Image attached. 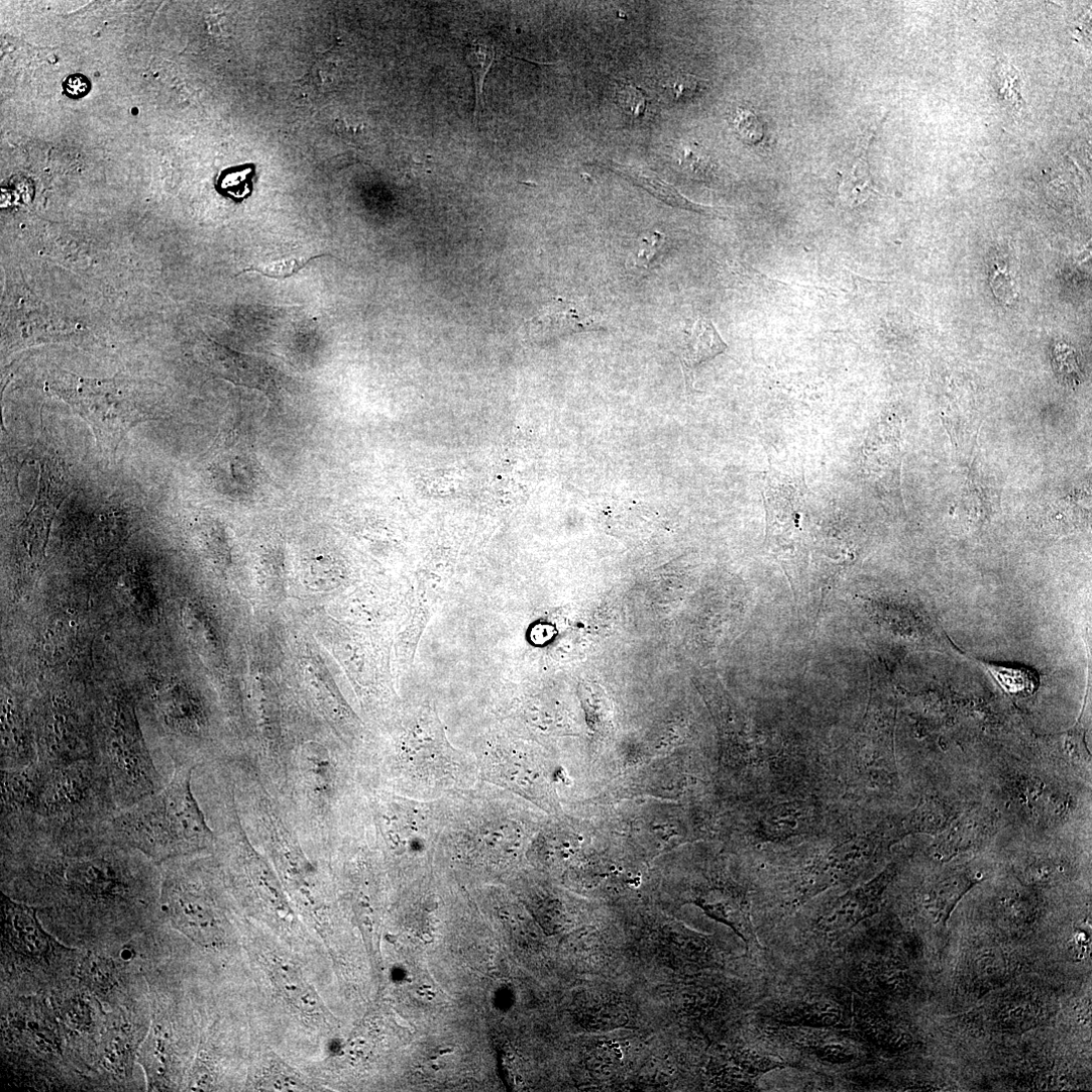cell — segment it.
<instances>
[{"instance_id":"4fadbf2b","label":"cell","mask_w":1092,"mask_h":1092,"mask_svg":"<svg viewBox=\"0 0 1092 1092\" xmlns=\"http://www.w3.org/2000/svg\"><path fill=\"white\" fill-rule=\"evenodd\" d=\"M466 62L474 76L476 88L475 119L477 121L481 109L485 106L484 84L486 76L496 59L495 46L482 38L473 41L466 48Z\"/></svg>"},{"instance_id":"7c38bea8","label":"cell","mask_w":1092,"mask_h":1092,"mask_svg":"<svg viewBox=\"0 0 1092 1092\" xmlns=\"http://www.w3.org/2000/svg\"><path fill=\"white\" fill-rule=\"evenodd\" d=\"M726 348L711 321L700 318L683 348L681 361L685 372L693 371L703 362L722 354Z\"/></svg>"},{"instance_id":"44dd1931","label":"cell","mask_w":1092,"mask_h":1092,"mask_svg":"<svg viewBox=\"0 0 1092 1092\" xmlns=\"http://www.w3.org/2000/svg\"><path fill=\"white\" fill-rule=\"evenodd\" d=\"M664 243V236L660 233H654L648 238L643 239L641 246L634 258V265L637 267H647L658 254Z\"/></svg>"},{"instance_id":"5b68a950","label":"cell","mask_w":1092,"mask_h":1092,"mask_svg":"<svg viewBox=\"0 0 1092 1092\" xmlns=\"http://www.w3.org/2000/svg\"><path fill=\"white\" fill-rule=\"evenodd\" d=\"M865 844L861 839H853L835 846L823 855L808 874L801 892V902L852 880L866 859Z\"/></svg>"},{"instance_id":"d6986e66","label":"cell","mask_w":1092,"mask_h":1092,"mask_svg":"<svg viewBox=\"0 0 1092 1092\" xmlns=\"http://www.w3.org/2000/svg\"><path fill=\"white\" fill-rule=\"evenodd\" d=\"M734 127L740 138L749 145L759 143L764 130L757 117L749 109L739 107L734 117Z\"/></svg>"},{"instance_id":"7402d4cb","label":"cell","mask_w":1092,"mask_h":1092,"mask_svg":"<svg viewBox=\"0 0 1092 1092\" xmlns=\"http://www.w3.org/2000/svg\"><path fill=\"white\" fill-rule=\"evenodd\" d=\"M640 91L641 89L633 86H624L619 98L621 106L636 116L642 115L645 107V98Z\"/></svg>"},{"instance_id":"2e32d148","label":"cell","mask_w":1092,"mask_h":1092,"mask_svg":"<svg viewBox=\"0 0 1092 1092\" xmlns=\"http://www.w3.org/2000/svg\"><path fill=\"white\" fill-rule=\"evenodd\" d=\"M167 1045L166 1031L156 1026L149 1035L141 1055V1062L152 1081L159 1082L160 1079L166 1078L169 1064Z\"/></svg>"},{"instance_id":"e0dca14e","label":"cell","mask_w":1092,"mask_h":1092,"mask_svg":"<svg viewBox=\"0 0 1092 1092\" xmlns=\"http://www.w3.org/2000/svg\"><path fill=\"white\" fill-rule=\"evenodd\" d=\"M999 94L1001 99L1015 115H1023L1026 108L1025 100L1021 94L1019 72L1010 64L1004 63L998 70Z\"/></svg>"},{"instance_id":"603a6c76","label":"cell","mask_w":1092,"mask_h":1092,"mask_svg":"<svg viewBox=\"0 0 1092 1092\" xmlns=\"http://www.w3.org/2000/svg\"><path fill=\"white\" fill-rule=\"evenodd\" d=\"M108 963L93 959L85 969V974L88 975V979L94 983V985L101 989V987H108L112 982V971L109 968Z\"/></svg>"},{"instance_id":"ffe728a7","label":"cell","mask_w":1092,"mask_h":1092,"mask_svg":"<svg viewBox=\"0 0 1092 1092\" xmlns=\"http://www.w3.org/2000/svg\"><path fill=\"white\" fill-rule=\"evenodd\" d=\"M991 286L998 299L1006 304L1013 303L1018 292L1016 284L1007 266L996 264L991 272Z\"/></svg>"},{"instance_id":"d4e9b609","label":"cell","mask_w":1092,"mask_h":1092,"mask_svg":"<svg viewBox=\"0 0 1092 1092\" xmlns=\"http://www.w3.org/2000/svg\"><path fill=\"white\" fill-rule=\"evenodd\" d=\"M90 82L82 74L68 76L63 82V88L67 96L78 99L85 96L90 90Z\"/></svg>"},{"instance_id":"3957f363","label":"cell","mask_w":1092,"mask_h":1092,"mask_svg":"<svg viewBox=\"0 0 1092 1092\" xmlns=\"http://www.w3.org/2000/svg\"><path fill=\"white\" fill-rule=\"evenodd\" d=\"M130 711L117 705L111 731L96 747L119 809L130 808L162 790L165 782Z\"/></svg>"},{"instance_id":"cb8c5ba5","label":"cell","mask_w":1092,"mask_h":1092,"mask_svg":"<svg viewBox=\"0 0 1092 1092\" xmlns=\"http://www.w3.org/2000/svg\"><path fill=\"white\" fill-rule=\"evenodd\" d=\"M700 81L696 76L681 74L676 77L674 84L671 87H673L674 95L677 99H689L700 91Z\"/></svg>"},{"instance_id":"6da1fadb","label":"cell","mask_w":1092,"mask_h":1092,"mask_svg":"<svg viewBox=\"0 0 1092 1092\" xmlns=\"http://www.w3.org/2000/svg\"><path fill=\"white\" fill-rule=\"evenodd\" d=\"M39 764L37 803L29 833L18 846L2 851L62 843L102 832L120 810L95 758L62 766Z\"/></svg>"},{"instance_id":"277c9868","label":"cell","mask_w":1092,"mask_h":1092,"mask_svg":"<svg viewBox=\"0 0 1092 1092\" xmlns=\"http://www.w3.org/2000/svg\"><path fill=\"white\" fill-rule=\"evenodd\" d=\"M889 880V874L885 873L878 880L836 899L823 910L816 927L830 937L845 935L877 912Z\"/></svg>"},{"instance_id":"9a60e30c","label":"cell","mask_w":1092,"mask_h":1092,"mask_svg":"<svg viewBox=\"0 0 1092 1092\" xmlns=\"http://www.w3.org/2000/svg\"><path fill=\"white\" fill-rule=\"evenodd\" d=\"M988 671L999 684L1010 694L1030 695L1039 686L1038 673L1022 666L1001 665L985 663Z\"/></svg>"},{"instance_id":"9c48e42d","label":"cell","mask_w":1092,"mask_h":1092,"mask_svg":"<svg viewBox=\"0 0 1092 1092\" xmlns=\"http://www.w3.org/2000/svg\"><path fill=\"white\" fill-rule=\"evenodd\" d=\"M815 818L810 802L794 800L777 804L760 817L758 834L762 841L780 842L807 834Z\"/></svg>"},{"instance_id":"30bf717a","label":"cell","mask_w":1092,"mask_h":1092,"mask_svg":"<svg viewBox=\"0 0 1092 1092\" xmlns=\"http://www.w3.org/2000/svg\"><path fill=\"white\" fill-rule=\"evenodd\" d=\"M699 905L710 917L729 926L743 940L747 948H761L753 931L747 903L742 896L733 892L714 890L702 897Z\"/></svg>"},{"instance_id":"8992f818","label":"cell","mask_w":1092,"mask_h":1092,"mask_svg":"<svg viewBox=\"0 0 1092 1092\" xmlns=\"http://www.w3.org/2000/svg\"><path fill=\"white\" fill-rule=\"evenodd\" d=\"M535 341H545L578 333L599 331L596 318L583 306L563 299H554L540 314L526 324Z\"/></svg>"},{"instance_id":"7a4b0ae2","label":"cell","mask_w":1092,"mask_h":1092,"mask_svg":"<svg viewBox=\"0 0 1092 1092\" xmlns=\"http://www.w3.org/2000/svg\"><path fill=\"white\" fill-rule=\"evenodd\" d=\"M195 767L175 766L162 790L119 810L108 831L159 865L210 850L215 837L191 791Z\"/></svg>"},{"instance_id":"8fae6325","label":"cell","mask_w":1092,"mask_h":1092,"mask_svg":"<svg viewBox=\"0 0 1092 1092\" xmlns=\"http://www.w3.org/2000/svg\"><path fill=\"white\" fill-rule=\"evenodd\" d=\"M790 1037L796 1044L815 1055L818 1059L833 1064H846L857 1057L855 1047L845 1036L833 1033L830 1029L788 1028Z\"/></svg>"},{"instance_id":"52a82bcc","label":"cell","mask_w":1092,"mask_h":1092,"mask_svg":"<svg viewBox=\"0 0 1092 1092\" xmlns=\"http://www.w3.org/2000/svg\"><path fill=\"white\" fill-rule=\"evenodd\" d=\"M4 926L7 940L23 955L45 958L52 940L40 926L36 910L3 896Z\"/></svg>"},{"instance_id":"5bb4252c","label":"cell","mask_w":1092,"mask_h":1092,"mask_svg":"<svg viewBox=\"0 0 1092 1092\" xmlns=\"http://www.w3.org/2000/svg\"><path fill=\"white\" fill-rule=\"evenodd\" d=\"M256 165L245 163L224 169L216 179V189L235 202L248 198L254 189Z\"/></svg>"},{"instance_id":"ba28073f","label":"cell","mask_w":1092,"mask_h":1092,"mask_svg":"<svg viewBox=\"0 0 1092 1092\" xmlns=\"http://www.w3.org/2000/svg\"><path fill=\"white\" fill-rule=\"evenodd\" d=\"M852 1016L845 1005L829 998H812L791 1004L776 1015L787 1028L843 1030Z\"/></svg>"},{"instance_id":"ac0fdd59","label":"cell","mask_w":1092,"mask_h":1092,"mask_svg":"<svg viewBox=\"0 0 1092 1092\" xmlns=\"http://www.w3.org/2000/svg\"><path fill=\"white\" fill-rule=\"evenodd\" d=\"M325 255L316 256H289L281 258L279 260L270 261L264 264L253 265L248 267L245 271H254L263 277L274 280H286L298 274L303 269L311 260L322 257Z\"/></svg>"}]
</instances>
